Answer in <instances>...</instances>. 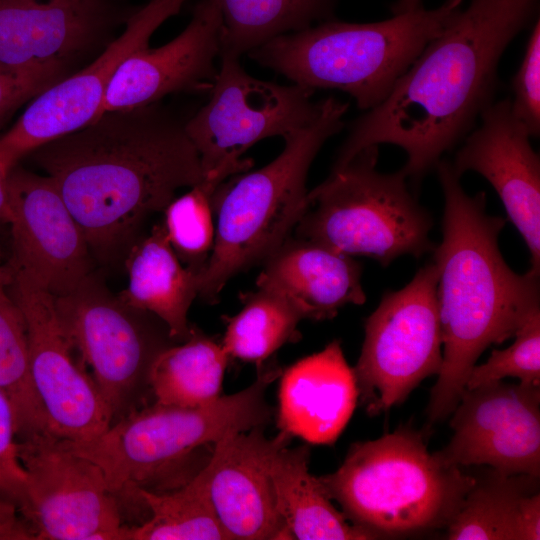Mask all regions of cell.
<instances>
[{
  "label": "cell",
  "mask_w": 540,
  "mask_h": 540,
  "mask_svg": "<svg viewBox=\"0 0 540 540\" xmlns=\"http://www.w3.org/2000/svg\"><path fill=\"white\" fill-rule=\"evenodd\" d=\"M29 155L104 263L126 255L145 220L179 189L203 180L185 123L157 103L104 112Z\"/></svg>",
  "instance_id": "6da1fadb"
},
{
  "label": "cell",
  "mask_w": 540,
  "mask_h": 540,
  "mask_svg": "<svg viewBox=\"0 0 540 540\" xmlns=\"http://www.w3.org/2000/svg\"><path fill=\"white\" fill-rule=\"evenodd\" d=\"M539 0H471L423 49L387 98L354 120L332 169L369 146L402 148L415 186L494 100L497 70Z\"/></svg>",
  "instance_id": "7a4b0ae2"
},
{
  "label": "cell",
  "mask_w": 540,
  "mask_h": 540,
  "mask_svg": "<svg viewBox=\"0 0 540 540\" xmlns=\"http://www.w3.org/2000/svg\"><path fill=\"white\" fill-rule=\"evenodd\" d=\"M435 169L445 200L443 237L433 250L443 360L427 407L430 422L453 412L480 355L540 312L539 274H518L505 262L498 245L505 220L488 214L486 194L466 193L447 160Z\"/></svg>",
  "instance_id": "3957f363"
},
{
  "label": "cell",
  "mask_w": 540,
  "mask_h": 540,
  "mask_svg": "<svg viewBox=\"0 0 540 540\" xmlns=\"http://www.w3.org/2000/svg\"><path fill=\"white\" fill-rule=\"evenodd\" d=\"M462 3L445 0L434 9L422 6L373 23L331 19L276 37L248 54L299 86L346 92L368 111L387 98Z\"/></svg>",
  "instance_id": "277c9868"
},
{
  "label": "cell",
  "mask_w": 540,
  "mask_h": 540,
  "mask_svg": "<svg viewBox=\"0 0 540 540\" xmlns=\"http://www.w3.org/2000/svg\"><path fill=\"white\" fill-rule=\"evenodd\" d=\"M348 104L328 97L317 116L283 139L270 163L215 191L214 245L199 276L200 296L215 302L239 272L264 262L290 236L306 206V179L324 143L343 127Z\"/></svg>",
  "instance_id": "5b68a950"
},
{
  "label": "cell",
  "mask_w": 540,
  "mask_h": 540,
  "mask_svg": "<svg viewBox=\"0 0 540 540\" xmlns=\"http://www.w3.org/2000/svg\"><path fill=\"white\" fill-rule=\"evenodd\" d=\"M319 480L350 523L383 538L446 528L476 477L444 464L422 434L401 427L353 443L342 465Z\"/></svg>",
  "instance_id": "8992f818"
},
{
  "label": "cell",
  "mask_w": 540,
  "mask_h": 540,
  "mask_svg": "<svg viewBox=\"0 0 540 540\" xmlns=\"http://www.w3.org/2000/svg\"><path fill=\"white\" fill-rule=\"evenodd\" d=\"M281 373L277 365L264 363L250 386L209 404L181 407L154 401L93 439L64 441L100 467L116 496L126 492L142 502L138 489L153 490L159 477L176 470L198 448L215 445L228 434L266 427L272 417L266 390Z\"/></svg>",
  "instance_id": "52a82bcc"
},
{
  "label": "cell",
  "mask_w": 540,
  "mask_h": 540,
  "mask_svg": "<svg viewBox=\"0 0 540 540\" xmlns=\"http://www.w3.org/2000/svg\"><path fill=\"white\" fill-rule=\"evenodd\" d=\"M378 156V146L360 150L308 192L295 236L352 257H371L382 266L402 255L433 251L431 215L401 169H377Z\"/></svg>",
  "instance_id": "ba28073f"
},
{
  "label": "cell",
  "mask_w": 540,
  "mask_h": 540,
  "mask_svg": "<svg viewBox=\"0 0 540 540\" xmlns=\"http://www.w3.org/2000/svg\"><path fill=\"white\" fill-rule=\"evenodd\" d=\"M55 305L113 422L116 416L119 419L147 405L145 398L152 395L151 365L163 349L177 343L166 324L152 313L126 304L93 272L69 293L55 297Z\"/></svg>",
  "instance_id": "9c48e42d"
},
{
  "label": "cell",
  "mask_w": 540,
  "mask_h": 540,
  "mask_svg": "<svg viewBox=\"0 0 540 540\" xmlns=\"http://www.w3.org/2000/svg\"><path fill=\"white\" fill-rule=\"evenodd\" d=\"M208 102L185 122L202 168V184L213 194L225 179L247 171L244 153L257 142L285 137L311 122L321 101L297 84L281 85L247 73L236 55L220 52Z\"/></svg>",
  "instance_id": "30bf717a"
},
{
  "label": "cell",
  "mask_w": 540,
  "mask_h": 540,
  "mask_svg": "<svg viewBox=\"0 0 540 540\" xmlns=\"http://www.w3.org/2000/svg\"><path fill=\"white\" fill-rule=\"evenodd\" d=\"M437 282L436 265L427 264L405 287L385 293L366 319L353 372L358 400L370 416L402 403L424 379L440 372Z\"/></svg>",
  "instance_id": "8fae6325"
},
{
  "label": "cell",
  "mask_w": 540,
  "mask_h": 540,
  "mask_svg": "<svg viewBox=\"0 0 540 540\" xmlns=\"http://www.w3.org/2000/svg\"><path fill=\"white\" fill-rule=\"evenodd\" d=\"M27 473L20 513L36 540H131L103 471L49 432L19 438Z\"/></svg>",
  "instance_id": "7c38bea8"
},
{
  "label": "cell",
  "mask_w": 540,
  "mask_h": 540,
  "mask_svg": "<svg viewBox=\"0 0 540 540\" xmlns=\"http://www.w3.org/2000/svg\"><path fill=\"white\" fill-rule=\"evenodd\" d=\"M11 270L10 291L26 320L31 376L48 431L72 442L93 439L113 418L91 375L74 358L55 296L26 272Z\"/></svg>",
  "instance_id": "4fadbf2b"
},
{
  "label": "cell",
  "mask_w": 540,
  "mask_h": 540,
  "mask_svg": "<svg viewBox=\"0 0 540 540\" xmlns=\"http://www.w3.org/2000/svg\"><path fill=\"white\" fill-rule=\"evenodd\" d=\"M186 1L150 0L137 8L125 22L124 31L89 65L34 97L13 126L0 137L3 165L11 170L41 145L96 119L119 67L135 52L148 47L153 33L176 15Z\"/></svg>",
  "instance_id": "5bb4252c"
},
{
  "label": "cell",
  "mask_w": 540,
  "mask_h": 540,
  "mask_svg": "<svg viewBox=\"0 0 540 540\" xmlns=\"http://www.w3.org/2000/svg\"><path fill=\"white\" fill-rule=\"evenodd\" d=\"M451 414L453 436L434 453L444 464L539 478L540 386L497 381L465 389Z\"/></svg>",
  "instance_id": "9a60e30c"
},
{
  "label": "cell",
  "mask_w": 540,
  "mask_h": 540,
  "mask_svg": "<svg viewBox=\"0 0 540 540\" xmlns=\"http://www.w3.org/2000/svg\"><path fill=\"white\" fill-rule=\"evenodd\" d=\"M14 269L58 297L92 272L86 237L53 180L15 165L8 174Z\"/></svg>",
  "instance_id": "2e32d148"
},
{
  "label": "cell",
  "mask_w": 540,
  "mask_h": 540,
  "mask_svg": "<svg viewBox=\"0 0 540 540\" xmlns=\"http://www.w3.org/2000/svg\"><path fill=\"white\" fill-rule=\"evenodd\" d=\"M136 9L122 0H0V67L67 64L104 42Z\"/></svg>",
  "instance_id": "e0dca14e"
},
{
  "label": "cell",
  "mask_w": 540,
  "mask_h": 540,
  "mask_svg": "<svg viewBox=\"0 0 540 540\" xmlns=\"http://www.w3.org/2000/svg\"><path fill=\"white\" fill-rule=\"evenodd\" d=\"M470 131L452 167L459 177L473 171L499 195L510 221L530 252V270L540 271V158L514 115L510 99L493 101Z\"/></svg>",
  "instance_id": "ac0fdd59"
},
{
  "label": "cell",
  "mask_w": 540,
  "mask_h": 540,
  "mask_svg": "<svg viewBox=\"0 0 540 540\" xmlns=\"http://www.w3.org/2000/svg\"><path fill=\"white\" fill-rule=\"evenodd\" d=\"M219 0H198L191 21L170 42L131 55L114 74L100 114L157 103L177 92L210 91L221 49Z\"/></svg>",
  "instance_id": "d6986e66"
},
{
  "label": "cell",
  "mask_w": 540,
  "mask_h": 540,
  "mask_svg": "<svg viewBox=\"0 0 540 540\" xmlns=\"http://www.w3.org/2000/svg\"><path fill=\"white\" fill-rule=\"evenodd\" d=\"M265 427L226 435L206 463L208 492L228 540L287 539L271 476L275 451L291 435H264Z\"/></svg>",
  "instance_id": "ffe728a7"
},
{
  "label": "cell",
  "mask_w": 540,
  "mask_h": 540,
  "mask_svg": "<svg viewBox=\"0 0 540 540\" xmlns=\"http://www.w3.org/2000/svg\"><path fill=\"white\" fill-rule=\"evenodd\" d=\"M277 426L310 444H333L358 401L356 380L339 340L281 373Z\"/></svg>",
  "instance_id": "44dd1931"
},
{
  "label": "cell",
  "mask_w": 540,
  "mask_h": 540,
  "mask_svg": "<svg viewBox=\"0 0 540 540\" xmlns=\"http://www.w3.org/2000/svg\"><path fill=\"white\" fill-rule=\"evenodd\" d=\"M264 262L257 288L282 297L302 319H332L366 301L361 264L322 244L289 236Z\"/></svg>",
  "instance_id": "7402d4cb"
},
{
  "label": "cell",
  "mask_w": 540,
  "mask_h": 540,
  "mask_svg": "<svg viewBox=\"0 0 540 540\" xmlns=\"http://www.w3.org/2000/svg\"><path fill=\"white\" fill-rule=\"evenodd\" d=\"M124 262L128 285L118 294L120 299L158 317L177 343L186 341L193 328L188 311L198 296L199 274L179 260L162 223L134 242Z\"/></svg>",
  "instance_id": "603a6c76"
},
{
  "label": "cell",
  "mask_w": 540,
  "mask_h": 540,
  "mask_svg": "<svg viewBox=\"0 0 540 540\" xmlns=\"http://www.w3.org/2000/svg\"><path fill=\"white\" fill-rule=\"evenodd\" d=\"M538 479L492 469L476 478L447 525L449 540H539Z\"/></svg>",
  "instance_id": "cb8c5ba5"
},
{
  "label": "cell",
  "mask_w": 540,
  "mask_h": 540,
  "mask_svg": "<svg viewBox=\"0 0 540 540\" xmlns=\"http://www.w3.org/2000/svg\"><path fill=\"white\" fill-rule=\"evenodd\" d=\"M279 447L271 461V476L287 539L366 540L372 532L349 523L332 504L319 477L309 472L306 445Z\"/></svg>",
  "instance_id": "d4e9b609"
},
{
  "label": "cell",
  "mask_w": 540,
  "mask_h": 540,
  "mask_svg": "<svg viewBox=\"0 0 540 540\" xmlns=\"http://www.w3.org/2000/svg\"><path fill=\"white\" fill-rule=\"evenodd\" d=\"M228 359L221 343L193 327L186 341L163 349L154 359L149 383L155 401L197 407L217 400Z\"/></svg>",
  "instance_id": "484cf974"
},
{
  "label": "cell",
  "mask_w": 540,
  "mask_h": 540,
  "mask_svg": "<svg viewBox=\"0 0 540 540\" xmlns=\"http://www.w3.org/2000/svg\"><path fill=\"white\" fill-rule=\"evenodd\" d=\"M338 0H219L220 52L240 57L268 41L331 20Z\"/></svg>",
  "instance_id": "4316f807"
},
{
  "label": "cell",
  "mask_w": 540,
  "mask_h": 540,
  "mask_svg": "<svg viewBox=\"0 0 540 540\" xmlns=\"http://www.w3.org/2000/svg\"><path fill=\"white\" fill-rule=\"evenodd\" d=\"M11 278L10 265L0 262V392L13 407L19 439L49 431L31 376L27 324L10 291Z\"/></svg>",
  "instance_id": "83f0119b"
},
{
  "label": "cell",
  "mask_w": 540,
  "mask_h": 540,
  "mask_svg": "<svg viewBox=\"0 0 540 540\" xmlns=\"http://www.w3.org/2000/svg\"><path fill=\"white\" fill-rule=\"evenodd\" d=\"M137 493L149 516L131 526V540H228L209 497L206 464L178 488Z\"/></svg>",
  "instance_id": "f1b7e54d"
},
{
  "label": "cell",
  "mask_w": 540,
  "mask_h": 540,
  "mask_svg": "<svg viewBox=\"0 0 540 540\" xmlns=\"http://www.w3.org/2000/svg\"><path fill=\"white\" fill-rule=\"evenodd\" d=\"M243 308L226 318L221 345L229 357L257 366L266 362L280 347L300 338L301 315L282 297L258 288L241 295Z\"/></svg>",
  "instance_id": "f546056e"
},
{
  "label": "cell",
  "mask_w": 540,
  "mask_h": 540,
  "mask_svg": "<svg viewBox=\"0 0 540 540\" xmlns=\"http://www.w3.org/2000/svg\"><path fill=\"white\" fill-rule=\"evenodd\" d=\"M213 193L199 183L164 209L162 223L179 260L200 276L210 257L214 240Z\"/></svg>",
  "instance_id": "4dcf8cb0"
},
{
  "label": "cell",
  "mask_w": 540,
  "mask_h": 540,
  "mask_svg": "<svg viewBox=\"0 0 540 540\" xmlns=\"http://www.w3.org/2000/svg\"><path fill=\"white\" fill-rule=\"evenodd\" d=\"M514 338L509 347L493 350L486 362L471 369L465 389L506 377L517 378L523 385L540 386V312L531 316Z\"/></svg>",
  "instance_id": "1f68e13d"
},
{
  "label": "cell",
  "mask_w": 540,
  "mask_h": 540,
  "mask_svg": "<svg viewBox=\"0 0 540 540\" xmlns=\"http://www.w3.org/2000/svg\"><path fill=\"white\" fill-rule=\"evenodd\" d=\"M514 115L531 137L540 133V21L534 24L522 62L511 82Z\"/></svg>",
  "instance_id": "d6a6232c"
},
{
  "label": "cell",
  "mask_w": 540,
  "mask_h": 540,
  "mask_svg": "<svg viewBox=\"0 0 540 540\" xmlns=\"http://www.w3.org/2000/svg\"><path fill=\"white\" fill-rule=\"evenodd\" d=\"M27 473L19 456L15 413L0 392V499L14 504L19 511L26 501Z\"/></svg>",
  "instance_id": "836d02e7"
},
{
  "label": "cell",
  "mask_w": 540,
  "mask_h": 540,
  "mask_svg": "<svg viewBox=\"0 0 540 540\" xmlns=\"http://www.w3.org/2000/svg\"><path fill=\"white\" fill-rule=\"evenodd\" d=\"M67 64L10 70L0 67V126L25 102L66 77Z\"/></svg>",
  "instance_id": "e575fe53"
},
{
  "label": "cell",
  "mask_w": 540,
  "mask_h": 540,
  "mask_svg": "<svg viewBox=\"0 0 540 540\" xmlns=\"http://www.w3.org/2000/svg\"><path fill=\"white\" fill-rule=\"evenodd\" d=\"M0 540H36V535L12 503L0 499Z\"/></svg>",
  "instance_id": "d590c367"
},
{
  "label": "cell",
  "mask_w": 540,
  "mask_h": 540,
  "mask_svg": "<svg viewBox=\"0 0 540 540\" xmlns=\"http://www.w3.org/2000/svg\"><path fill=\"white\" fill-rule=\"evenodd\" d=\"M9 170L0 160V223H8L11 220V206L8 191Z\"/></svg>",
  "instance_id": "8d00e7d4"
},
{
  "label": "cell",
  "mask_w": 540,
  "mask_h": 540,
  "mask_svg": "<svg viewBox=\"0 0 540 540\" xmlns=\"http://www.w3.org/2000/svg\"><path fill=\"white\" fill-rule=\"evenodd\" d=\"M423 0H396L391 10L393 14H400L416 10L423 6Z\"/></svg>",
  "instance_id": "74e56055"
}]
</instances>
